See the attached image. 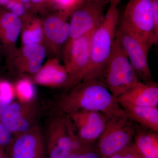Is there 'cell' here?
Returning <instances> with one entry per match:
<instances>
[{
	"instance_id": "obj_1",
	"label": "cell",
	"mask_w": 158,
	"mask_h": 158,
	"mask_svg": "<svg viewBox=\"0 0 158 158\" xmlns=\"http://www.w3.org/2000/svg\"><path fill=\"white\" fill-rule=\"evenodd\" d=\"M57 106L66 116L82 110L100 112L106 117L127 115L116 98L99 79L79 82L59 98Z\"/></svg>"
},
{
	"instance_id": "obj_34",
	"label": "cell",
	"mask_w": 158,
	"mask_h": 158,
	"mask_svg": "<svg viewBox=\"0 0 158 158\" xmlns=\"http://www.w3.org/2000/svg\"><path fill=\"white\" fill-rule=\"evenodd\" d=\"M92 1L97 4L104 5H105L107 2V0H92Z\"/></svg>"
},
{
	"instance_id": "obj_12",
	"label": "cell",
	"mask_w": 158,
	"mask_h": 158,
	"mask_svg": "<svg viewBox=\"0 0 158 158\" xmlns=\"http://www.w3.org/2000/svg\"><path fill=\"white\" fill-rule=\"evenodd\" d=\"M45 138L47 158H67L72 152L67 117L57 116L49 123Z\"/></svg>"
},
{
	"instance_id": "obj_22",
	"label": "cell",
	"mask_w": 158,
	"mask_h": 158,
	"mask_svg": "<svg viewBox=\"0 0 158 158\" xmlns=\"http://www.w3.org/2000/svg\"><path fill=\"white\" fill-rule=\"evenodd\" d=\"M14 137V135L0 121V148L6 151Z\"/></svg>"
},
{
	"instance_id": "obj_25",
	"label": "cell",
	"mask_w": 158,
	"mask_h": 158,
	"mask_svg": "<svg viewBox=\"0 0 158 158\" xmlns=\"http://www.w3.org/2000/svg\"><path fill=\"white\" fill-rule=\"evenodd\" d=\"M67 158H102L96 151L95 148L83 152H71Z\"/></svg>"
},
{
	"instance_id": "obj_30",
	"label": "cell",
	"mask_w": 158,
	"mask_h": 158,
	"mask_svg": "<svg viewBox=\"0 0 158 158\" xmlns=\"http://www.w3.org/2000/svg\"><path fill=\"white\" fill-rule=\"evenodd\" d=\"M84 0H74L72 7L71 11H73L74 9H75L79 6H80L84 2Z\"/></svg>"
},
{
	"instance_id": "obj_2",
	"label": "cell",
	"mask_w": 158,
	"mask_h": 158,
	"mask_svg": "<svg viewBox=\"0 0 158 158\" xmlns=\"http://www.w3.org/2000/svg\"><path fill=\"white\" fill-rule=\"evenodd\" d=\"M117 7L110 6L101 22L94 31L90 45V59L82 81L99 79L113 52L119 21Z\"/></svg>"
},
{
	"instance_id": "obj_16",
	"label": "cell",
	"mask_w": 158,
	"mask_h": 158,
	"mask_svg": "<svg viewBox=\"0 0 158 158\" xmlns=\"http://www.w3.org/2000/svg\"><path fill=\"white\" fill-rule=\"evenodd\" d=\"M136 149L143 158H158V134L144 128L135 127Z\"/></svg>"
},
{
	"instance_id": "obj_6",
	"label": "cell",
	"mask_w": 158,
	"mask_h": 158,
	"mask_svg": "<svg viewBox=\"0 0 158 158\" xmlns=\"http://www.w3.org/2000/svg\"><path fill=\"white\" fill-rule=\"evenodd\" d=\"M116 37L126 54L139 81H152L148 61L149 49L119 21L116 29Z\"/></svg>"
},
{
	"instance_id": "obj_21",
	"label": "cell",
	"mask_w": 158,
	"mask_h": 158,
	"mask_svg": "<svg viewBox=\"0 0 158 158\" xmlns=\"http://www.w3.org/2000/svg\"><path fill=\"white\" fill-rule=\"evenodd\" d=\"M42 30L40 27L26 31L23 35V41L25 45L39 44L42 38Z\"/></svg>"
},
{
	"instance_id": "obj_24",
	"label": "cell",
	"mask_w": 158,
	"mask_h": 158,
	"mask_svg": "<svg viewBox=\"0 0 158 158\" xmlns=\"http://www.w3.org/2000/svg\"><path fill=\"white\" fill-rule=\"evenodd\" d=\"M0 96L14 100V90L11 84L6 81H0Z\"/></svg>"
},
{
	"instance_id": "obj_5",
	"label": "cell",
	"mask_w": 158,
	"mask_h": 158,
	"mask_svg": "<svg viewBox=\"0 0 158 158\" xmlns=\"http://www.w3.org/2000/svg\"><path fill=\"white\" fill-rule=\"evenodd\" d=\"M127 115L107 117L106 127L98 140L95 150L102 158H107L131 144L135 127Z\"/></svg>"
},
{
	"instance_id": "obj_15",
	"label": "cell",
	"mask_w": 158,
	"mask_h": 158,
	"mask_svg": "<svg viewBox=\"0 0 158 158\" xmlns=\"http://www.w3.org/2000/svg\"><path fill=\"white\" fill-rule=\"evenodd\" d=\"M34 80L38 85L50 87L69 86L70 80L65 67L54 62L41 67L35 73Z\"/></svg>"
},
{
	"instance_id": "obj_27",
	"label": "cell",
	"mask_w": 158,
	"mask_h": 158,
	"mask_svg": "<svg viewBox=\"0 0 158 158\" xmlns=\"http://www.w3.org/2000/svg\"><path fill=\"white\" fill-rule=\"evenodd\" d=\"M40 46L39 44H28L25 45L23 50V53L25 56L28 58L29 56L35 52L38 48Z\"/></svg>"
},
{
	"instance_id": "obj_4",
	"label": "cell",
	"mask_w": 158,
	"mask_h": 158,
	"mask_svg": "<svg viewBox=\"0 0 158 158\" xmlns=\"http://www.w3.org/2000/svg\"><path fill=\"white\" fill-rule=\"evenodd\" d=\"M153 0H129L119 21L148 48L157 45L153 15Z\"/></svg>"
},
{
	"instance_id": "obj_17",
	"label": "cell",
	"mask_w": 158,
	"mask_h": 158,
	"mask_svg": "<svg viewBox=\"0 0 158 158\" xmlns=\"http://www.w3.org/2000/svg\"><path fill=\"white\" fill-rule=\"evenodd\" d=\"M67 12L48 18L44 23V31L48 37L57 44H62L69 39L70 24L66 22Z\"/></svg>"
},
{
	"instance_id": "obj_13",
	"label": "cell",
	"mask_w": 158,
	"mask_h": 158,
	"mask_svg": "<svg viewBox=\"0 0 158 158\" xmlns=\"http://www.w3.org/2000/svg\"><path fill=\"white\" fill-rule=\"evenodd\" d=\"M116 99L119 104L158 107V84L152 81H140Z\"/></svg>"
},
{
	"instance_id": "obj_33",
	"label": "cell",
	"mask_w": 158,
	"mask_h": 158,
	"mask_svg": "<svg viewBox=\"0 0 158 158\" xmlns=\"http://www.w3.org/2000/svg\"><path fill=\"white\" fill-rule=\"evenodd\" d=\"M109 1H110V6L117 7L118 3L121 1V0H109Z\"/></svg>"
},
{
	"instance_id": "obj_11",
	"label": "cell",
	"mask_w": 158,
	"mask_h": 158,
	"mask_svg": "<svg viewBox=\"0 0 158 158\" xmlns=\"http://www.w3.org/2000/svg\"><path fill=\"white\" fill-rule=\"evenodd\" d=\"M82 141L93 145L104 131L107 117L96 111L82 110L66 116Z\"/></svg>"
},
{
	"instance_id": "obj_10",
	"label": "cell",
	"mask_w": 158,
	"mask_h": 158,
	"mask_svg": "<svg viewBox=\"0 0 158 158\" xmlns=\"http://www.w3.org/2000/svg\"><path fill=\"white\" fill-rule=\"evenodd\" d=\"M105 5L92 0H84L73 11L70 24L69 40L76 39L95 29L104 16Z\"/></svg>"
},
{
	"instance_id": "obj_28",
	"label": "cell",
	"mask_w": 158,
	"mask_h": 158,
	"mask_svg": "<svg viewBox=\"0 0 158 158\" xmlns=\"http://www.w3.org/2000/svg\"><path fill=\"white\" fill-rule=\"evenodd\" d=\"M13 101L0 96V116H2Z\"/></svg>"
},
{
	"instance_id": "obj_18",
	"label": "cell",
	"mask_w": 158,
	"mask_h": 158,
	"mask_svg": "<svg viewBox=\"0 0 158 158\" xmlns=\"http://www.w3.org/2000/svg\"><path fill=\"white\" fill-rule=\"evenodd\" d=\"M17 100L24 102H31L35 100V91L33 84L29 81L23 80L17 83L14 90Z\"/></svg>"
},
{
	"instance_id": "obj_3",
	"label": "cell",
	"mask_w": 158,
	"mask_h": 158,
	"mask_svg": "<svg viewBox=\"0 0 158 158\" xmlns=\"http://www.w3.org/2000/svg\"><path fill=\"white\" fill-rule=\"evenodd\" d=\"M114 97H118L140 81L118 40L99 78Z\"/></svg>"
},
{
	"instance_id": "obj_7",
	"label": "cell",
	"mask_w": 158,
	"mask_h": 158,
	"mask_svg": "<svg viewBox=\"0 0 158 158\" xmlns=\"http://www.w3.org/2000/svg\"><path fill=\"white\" fill-rule=\"evenodd\" d=\"M94 30L69 41L65 50L64 67L69 76V86H74L81 81L88 70L90 62L91 38Z\"/></svg>"
},
{
	"instance_id": "obj_31",
	"label": "cell",
	"mask_w": 158,
	"mask_h": 158,
	"mask_svg": "<svg viewBox=\"0 0 158 158\" xmlns=\"http://www.w3.org/2000/svg\"><path fill=\"white\" fill-rule=\"evenodd\" d=\"M0 158H9L5 150L0 148Z\"/></svg>"
},
{
	"instance_id": "obj_14",
	"label": "cell",
	"mask_w": 158,
	"mask_h": 158,
	"mask_svg": "<svg viewBox=\"0 0 158 158\" xmlns=\"http://www.w3.org/2000/svg\"><path fill=\"white\" fill-rule=\"evenodd\" d=\"M127 116L141 127L158 133V107L138 106L127 103L119 104Z\"/></svg>"
},
{
	"instance_id": "obj_8",
	"label": "cell",
	"mask_w": 158,
	"mask_h": 158,
	"mask_svg": "<svg viewBox=\"0 0 158 158\" xmlns=\"http://www.w3.org/2000/svg\"><path fill=\"white\" fill-rule=\"evenodd\" d=\"M39 108L36 101L24 102L13 101L2 115L0 121L14 136L26 132L37 123Z\"/></svg>"
},
{
	"instance_id": "obj_29",
	"label": "cell",
	"mask_w": 158,
	"mask_h": 158,
	"mask_svg": "<svg viewBox=\"0 0 158 158\" xmlns=\"http://www.w3.org/2000/svg\"><path fill=\"white\" fill-rule=\"evenodd\" d=\"M12 8V12L16 15L18 16L22 15L24 12V9L23 6L19 4L15 5L13 4L11 8Z\"/></svg>"
},
{
	"instance_id": "obj_20",
	"label": "cell",
	"mask_w": 158,
	"mask_h": 158,
	"mask_svg": "<svg viewBox=\"0 0 158 158\" xmlns=\"http://www.w3.org/2000/svg\"><path fill=\"white\" fill-rule=\"evenodd\" d=\"M22 27V23L18 18L14 23L7 27L0 29V36L7 42H15L19 37Z\"/></svg>"
},
{
	"instance_id": "obj_32",
	"label": "cell",
	"mask_w": 158,
	"mask_h": 158,
	"mask_svg": "<svg viewBox=\"0 0 158 158\" xmlns=\"http://www.w3.org/2000/svg\"><path fill=\"white\" fill-rule=\"evenodd\" d=\"M30 1H31V2L36 5H40L45 2L47 0H30Z\"/></svg>"
},
{
	"instance_id": "obj_9",
	"label": "cell",
	"mask_w": 158,
	"mask_h": 158,
	"mask_svg": "<svg viewBox=\"0 0 158 158\" xmlns=\"http://www.w3.org/2000/svg\"><path fill=\"white\" fill-rule=\"evenodd\" d=\"M6 152L9 158H47L44 134L38 124L15 136Z\"/></svg>"
},
{
	"instance_id": "obj_26",
	"label": "cell",
	"mask_w": 158,
	"mask_h": 158,
	"mask_svg": "<svg viewBox=\"0 0 158 158\" xmlns=\"http://www.w3.org/2000/svg\"><path fill=\"white\" fill-rule=\"evenodd\" d=\"M153 15L156 34L158 36V0H153Z\"/></svg>"
},
{
	"instance_id": "obj_23",
	"label": "cell",
	"mask_w": 158,
	"mask_h": 158,
	"mask_svg": "<svg viewBox=\"0 0 158 158\" xmlns=\"http://www.w3.org/2000/svg\"><path fill=\"white\" fill-rule=\"evenodd\" d=\"M107 158H143L136 149L134 143L124 149Z\"/></svg>"
},
{
	"instance_id": "obj_19",
	"label": "cell",
	"mask_w": 158,
	"mask_h": 158,
	"mask_svg": "<svg viewBox=\"0 0 158 158\" xmlns=\"http://www.w3.org/2000/svg\"><path fill=\"white\" fill-rule=\"evenodd\" d=\"M46 53L45 48L40 46L37 50L31 54L28 58V63L26 67V71L33 74L38 72L42 67Z\"/></svg>"
}]
</instances>
